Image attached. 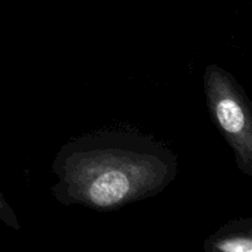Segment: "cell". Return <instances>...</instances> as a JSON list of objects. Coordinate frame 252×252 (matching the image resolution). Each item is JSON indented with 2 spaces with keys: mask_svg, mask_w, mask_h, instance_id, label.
I'll return each instance as SVG.
<instances>
[{
  "mask_svg": "<svg viewBox=\"0 0 252 252\" xmlns=\"http://www.w3.org/2000/svg\"><path fill=\"white\" fill-rule=\"evenodd\" d=\"M53 170L62 203L113 211L161 192L175 179L176 159L150 138L102 132L64 145Z\"/></svg>",
  "mask_w": 252,
  "mask_h": 252,
  "instance_id": "obj_1",
  "label": "cell"
},
{
  "mask_svg": "<svg viewBox=\"0 0 252 252\" xmlns=\"http://www.w3.org/2000/svg\"><path fill=\"white\" fill-rule=\"evenodd\" d=\"M204 252H252V221H231L206 239Z\"/></svg>",
  "mask_w": 252,
  "mask_h": 252,
  "instance_id": "obj_3",
  "label": "cell"
},
{
  "mask_svg": "<svg viewBox=\"0 0 252 252\" xmlns=\"http://www.w3.org/2000/svg\"><path fill=\"white\" fill-rule=\"evenodd\" d=\"M212 120L236 157L239 169L252 175V117L243 90L233 76L217 65H209L204 76Z\"/></svg>",
  "mask_w": 252,
  "mask_h": 252,
  "instance_id": "obj_2",
  "label": "cell"
}]
</instances>
